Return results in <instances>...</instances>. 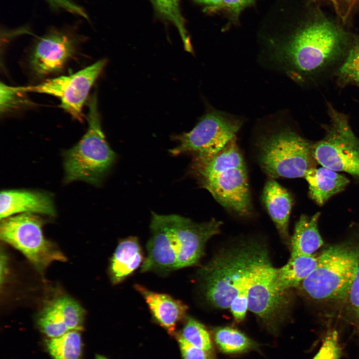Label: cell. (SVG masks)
I'll return each instance as SVG.
<instances>
[{
  "instance_id": "obj_1",
  "label": "cell",
  "mask_w": 359,
  "mask_h": 359,
  "mask_svg": "<svg viewBox=\"0 0 359 359\" xmlns=\"http://www.w3.org/2000/svg\"><path fill=\"white\" fill-rule=\"evenodd\" d=\"M352 35L326 18L310 20L272 44L271 61L295 82L315 86L334 73L344 58Z\"/></svg>"
},
{
  "instance_id": "obj_2",
  "label": "cell",
  "mask_w": 359,
  "mask_h": 359,
  "mask_svg": "<svg viewBox=\"0 0 359 359\" xmlns=\"http://www.w3.org/2000/svg\"><path fill=\"white\" fill-rule=\"evenodd\" d=\"M190 169L199 185L224 208L241 216L250 214L247 171L236 138L215 154L193 156Z\"/></svg>"
},
{
  "instance_id": "obj_3",
  "label": "cell",
  "mask_w": 359,
  "mask_h": 359,
  "mask_svg": "<svg viewBox=\"0 0 359 359\" xmlns=\"http://www.w3.org/2000/svg\"><path fill=\"white\" fill-rule=\"evenodd\" d=\"M267 259L266 248L253 242L215 256L199 272L207 302L215 308H229L233 299L243 289L249 288L255 268Z\"/></svg>"
},
{
  "instance_id": "obj_4",
  "label": "cell",
  "mask_w": 359,
  "mask_h": 359,
  "mask_svg": "<svg viewBox=\"0 0 359 359\" xmlns=\"http://www.w3.org/2000/svg\"><path fill=\"white\" fill-rule=\"evenodd\" d=\"M265 128L254 143L256 159L263 171L273 179L304 177L312 168V144L287 125L279 123Z\"/></svg>"
},
{
  "instance_id": "obj_5",
  "label": "cell",
  "mask_w": 359,
  "mask_h": 359,
  "mask_svg": "<svg viewBox=\"0 0 359 359\" xmlns=\"http://www.w3.org/2000/svg\"><path fill=\"white\" fill-rule=\"evenodd\" d=\"M359 265V242L348 241L325 249L302 287L319 301L346 300Z\"/></svg>"
},
{
  "instance_id": "obj_6",
  "label": "cell",
  "mask_w": 359,
  "mask_h": 359,
  "mask_svg": "<svg viewBox=\"0 0 359 359\" xmlns=\"http://www.w3.org/2000/svg\"><path fill=\"white\" fill-rule=\"evenodd\" d=\"M88 104L87 130L80 140L64 153L66 183L80 180L99 184L116 159L102 129L95 92Z\"/></svg>"
},
{
  "instance_id": "obj_7",
  "label": "cell",
  "mask_w": 359,
  "mask_h": 359,
  "mask_svg": "<svg viewBox=\"0 0 359 359\" xmlns=\"http://www.w3.org/2000/svg\"><path fill=\"white\" fill-rule=\"evenodd\" d=\"M329 117L324 125L325 134L312 145L313 158L322 167L359 177V139L350 126L348 116L327 103Z\"/></svg>"
},
{
  "instance_id": "obj_8",
  "label": "cell",
  "mask_w": 359,
  "mask_h": 359,
  "mask_svg": "<svg viewBox=\"0 0 359 359\" xmlns=\"http://www.w3.org/2000/svg\"><path fill=\"white\" fill-rule=\"evenodd\" d=\"M43 221L36 214H17L1 220L0 236L20 251L40 271L54 261H65V256L45 238Z\"/></svg>"
},
{
  "instance_id": "obj_9",
  "label": "cell",
  "mask_w": 359,
  "mask_h": 359,
  "mask_svg": "<svg viewBox=\"0 0 359 359\" xmlns=\"http://www.w3.org/2000/svg\"><path fill=\"white\" fill-rule=\"evenodd\" d=\"M243 122L239 117L211 109L200 118L191 131L177 137L178 145L170 152L175 156L215 154L236 138Z\"/></svg>"
},
{
  "instance_id": "obj_10",
  "label": "cell",
  "mask_w": 359,
  "mask_h": 359,
  "mask_svg": "<svg viewBox=\"0 0 359 359\" xmlns=\"http://www.w3.org/2000/svg\"><path fill=\"white\" fill-rule=\"evenodd\" d=\"M106 63L105 59H101L71 75L47 79L35 85L19 87L24 92L46 94L57 97L63 109L74 119L81 121L84 104Z\"/></svg>"
},
{
  "instance_id": "obj_11",
  "label": "cell",
  "mask_w": 359,
  "mask_h": 359,
  "mask_svg": "<svg viewBox=\"0 0 359 359\" xmlns=\"http://www.w3.org/2000/svg\"><path fill=\"white\" fill-rule=\"evenodd\" d=\"M275 271L269 259L258 264L251 275L248 290V309L273 333L284 320L288 304L287 292L275 285Z\"/></svg>"
},
{
  "instance_id": "obj_12",
  "label": "cell",
  "mask_w": 359,
  "mask_h": 359,
  "mask_svg": "<svg viewBox=\"0 0 359 359\" xmlns=\"http://www.w3.org/2000/svg\"><path fill=\"white\" fill-rule=\"evenodd\" d=\"M164 216L180 242L177 270L198 263L203 255L206 243L211 237L219 233L222 224L215 219L196 223L179 215Z\"/></svg>"
},
{
  "instance_id": "obj_13",
  "label": "cell",
  "mask_w": 359,
  "mask_h": 359,
  "mask_svg": "<svg viewBox=\"0 0 359 359\" xmlns=\"http://www.w3.org/2000/svg\"><path fill=\"white\" fill-rule=\"evenodd\" d=\"M76 39L67 32L55 31L40 38L30 58L33 71L40 76L60 71L75 52Z\"/></svg>"
},
{
  "instance_id": "obj_14",
  "label": "cell",
  "mask_w": 359,
  "mask_h": 359,
  "mask_svg": "<svg viewBox=\"0 0 359 359\" xmlns=\"http://www.w3.org/2000/svg\"><path fill=\"white\" fill-rule=\"evenodd\" d=\"M152 236L147 244V256L141 272H154L165 275L177 270V260L170 245L169 232L163 215L152 213Z\"/></svg>"
},
{
  "instance_id": "obj_15",
  "label": "cell",
  "mask_w": 359,
  "mask_h": 359,
  "mask_svg": "<svg viewBox=\"0 0 359 359\" xmlns=\"http://www.w3.org/2000/svg\"><path fill=\"white\" fill-rule=\"evenodd\" d=\"M55 211L52 196L47 192L14 189L1 191L0 220L23 213L53 215Z\"/></svg>"
},
{
  "instance_id": "obj_16",
  "label": "cell",
  "mask_w": 359,
  "mask_h": 359,
  "mask_svg": "<svg viewBox=\"0 0 359 359\" xmlns=\"http://www.w3.org/2000/svg\"><path fill=\"white\" fill-rule=\"evenodd\" d=\"M134 287L144 298L156 322L170 334H175L177 324L187 317V305L169 295L152 291L141 285Z\"/></svg>"
},
{
  "instance_id": "obj_17",
  "label": "cell",
  "mask_w": 359,
  "mask_h": 359,
  "mask_svg": "<svg viewBox=\"0 0 359 359\" xmlns=\"http://www.w3.org/2000/svg\"><path fill=\"white\" fill-rule=\"evenodd\" d=\"M262 200L280 236L288 239L289 220L292 206L290 194L274 179H270L264 186Z\"/></svg>"
},
{
  "instance_id": "obj_18",
  "label": "cell",
  "mask_w": 359,
  "mask_h": 359,
  "mask_svg": "<svg viewBox=\"0 0 359 359\" xmlns=\"http://www.w3.org/2000/svg\"><path fill=\"white\" fill-rule=\"evenodd\" d=\"M143 254L139 239L129 236L118 243L111 260L110 273L113 284L121 283L142 264Z\"/></svg>"
},
{
  "instance_id": "obj_19",
  "label": "cell",
  "mask_w": 359,
  "mask_h": 359,
  "mask_svg": "<svg viewBox=\"0 0 359 359\" xmlns=\"http://www.w3.org/2000/svg\"><path fill=\"white\" fill-rule=\"evenodd\" d=\"M304 177L309 184L311 198L319 205L343 190L349 183L346 177L324 167L310 168Z\"/></svg>"
},
{
  "instance_id": "obj_20",
  "label": "cell",
  "mask_w": 359,
  "mask_h": 359,
  "mask_svg": "<svg viewBox=\"0 0 359 359\" xmlns=\"http://www.w3.org/2000/svg\"><path fill=\"white\" fill-rule=\"evenodd\" d=\"M320 213L302 215L296 222L291 240V257L311 256L324 244L318 228Z\"/></svg>"
},
{
  "instance_id": "obj_21",
  "label": "cell",
  "mask_w": 359,
  "mask_h": 359,
  "mask_svg": "<svg viewBox=\"0 0 359 359\" xmlns=\"http://www.w3.org/2000/svg\"><path fill=\"white\" fill-rule=\"evenodd\" d=\"M317 262V256H297L290 257L280 268H276L274 281L281 291L287 292L296 287L312 272Z\"/></svg>"
},
{
  "instance_id": "obj_22",
  "label": "cell",
  "mask_w": 359,
  "mask_h": 359,
  "mask_svg": "<svg viewBox=\"0 0 359 359\" xmlns=\"http://www.w3.org/2000/svg\"><path fill=\"white\" fill-rule=\"evenodd\" d=\"M332 77L341 87H359V36H352L346 54Z\"/></svg>"
},
{
  "instance_id": "obj_23",
  "label": "cell",
  "mask_w": 359,
  "mask_h": 359,
  "mask_svg": "<svg viewBox=\"0 0 359 359\" xmlns=\"http://www.w3.org/2000/svg\"><path fill=\"white\" fill-rule=\"evenodd\" d=\"M47 351L53 359H81L82 342L80 331H69L46 342Z\"/></svg>"
},
{
  "instance_id": "obj_24",
  "label": "cell",
  "mask_w": 359,
  "mask_h": 359,
  "mask_svg": "<svg viewBox=\"0 0 359 359\" xmlns=\"http://www.w3.org/2000/svg\"><path fill=\"white\" fill-rule=\"evenodd\" d=\"M214 341L220 351L226 354H237L256 349L258 345L244 334L234 328H217L214 332Z\"/></svg>"
},
{
  "instance_id": "obj_25",
  "label": "cell",
  "mask_w": 359,
  "mask_h": 359,
  "mask_svg": "<svg viewBox=\"0 0 359 359\" xmlns=\"http://www.w3.org/2000/svg\"><path fill=\"white\" fill-rule=\"evenodd\" d=\"M156 14L173 24L177 28L185 49L191 52L192 46L181 14L180 0H150Z\"/></svg>"
},
{
  "instance_id": "obj_26",
  "label": "cell",
  "mask_w": 359,
  "mask_h": 359,
  "mask_svg": "<svg viewBox=\"0 0 359 359\" xmlns=\"http://www.w3.org/2000/svg\"><path fill=\"white\" fill-rule=\"evenodd\" d=\"M37 323L41 331L49 338L60 337L69 331L64 316L54 300L40 313Z\"/></svg>"
},
{
  "instance_id": "obj_27",
  "label": "cell",
  "mask_w": 359,
  "mask_h": 359,
  "mask_svg": "<svg viewBox=\"0 0 359 359\" xmlns=\"http://www.w3.org/2000/svg\"><path fill=\"white\" fill-rule=\"evenodd\" d=\"M176 335L195 347L212 351V344L208 332L203 325L192 317L185 318L182 329Z\"/></svg>"
},
{
  "instance_id": "obj_28",
  "label": "cell",
  "mask_w": 359,
  "mask_h": 359,
  "mask_svg": "<svg viewBox=\"0 0 359 359\" xmlns=\"http://www.w3.org/2000/svg\"><path fill=\"white\" fill-rule=\"evenodd\" d=\"M25 93L19 87H13L0 83V110L1 113H5L9 110L15 109L24 104L26 99L23 94Z\"/></svg>"
},
{
  "instance_id": "obj_29",
  "label": "cell",
  "mask_w": 359,
  "mask_h": 359,
  "mask_svg": "<svg viewBox=\"0 0 359 359\" xmlns=\"http://www.w3.org/2000/svg\"><path fill=\"white\" fill-rule=\"evenodd\" d=\"M342 356L338 333L332 330L327 334L319 350L312 359H340Z\"/></svg>"
},
{
  "instance_id": "obj_30",
  "label": "cell",
  "mask_w": 359,
  "mask_h": 359,
  "mask_svg": "<svg viewBox=\"0 0 359 359\" xmlns=\"http://www.w3.org/2000/svg\"><path fill=\"white\" fill-rule=\"evenodd\" d=\"M183 359H215L212 351L195 347L176 335Z\"/></svg>"
},
{
  "instance_id": "obj_31",
  "label": "cell",
  "mask_w": 359,
  "mask_h": 359,
  "mask_svg": "<svg viewBox=\"0 0 359 359\" xmlns=\"http://www.w3.org/2000/svg\"><path fill=\"white\" fill-rule=\"evenodd\" d=\"M346 301L348 312L359 321V265Z\"/></svg>"
},
{
  "instance_id": "obj_32",
  "label": "cell",
  "mask_w": 359,
  "mask_h": 359,
  "mask_svg": "<svg viewBox=\"0 0 359 359\" xmlns=\"http://www.w3.org/2000/svg\"><path fill=\"white\" fill-rule=\"evenodd\" d=\"M248 289H244L232 300L229 308L231 313L237 322L242 321L245 318L248 309Z\"/></svg>"
},
{
  "instance_id": "obj_33",
  "label": "cell",
  "mask_w": 359,
  "mask_h": 359,
  "mask_svg": "<svg viewBox=\"0 0 359 359\" xmlns=\"http://www.w3.org/2000/svg\"><path fill=\"white\" fill-rule=\"evenodd\" d=\"M48 4L55 9H62L72 13L88 18V15L81 6L71 0H45Z\"/></svg>"
},
{
  "instance_id": "obj_34",
  "label": "cell",
  "mask_w": 359,
  "mask_h": 359,
  "mask_svg": "<svg viewBox=\"0 0 359 359\" xmlns=\"http://www.w3.org/2000/svg\"><path fill=\"white\" fill-rule=\"evenodd\" d=\"M255 0H222L220 4L215 10L225 9L235 17H237L241 11Z\"/></svg>"
},
{
  "instance_id": "obj_35",
  "label": "cell",
  "mask_w": 359,
  "mask_h": 359,
  "mask_svg": "<svg viewBox=\"0 0 359 359\" xmlns=\"http://www.w3.org/2000/svg\"><path fill=\"white\" fill-rule=\"evenodd\" d=\"M339 3L343 19V7H344V18H346L351 11L359 5V0H336Z\"/></svg>"
},
{
  "instance_id": "obj_36",
  "label": "cell",
  "mask_w": 359,
  "mask_h": 359,
  "mask_svg": "<svg viewBox=\"0 0 359 359\" xmlns=\"http://www.w3.org/2000/svg\"><path fill=\"white\" fill-rule=\"evenodd\" d=\"M196 2L203 4L207 10L215 11L222 0H194Z\"/></svg>"
},
{
  "instance_id": "obj_37",
  "label": "cell",
  "mask_w": 359,
  "mask_h": 359,
  "mask_svg": "<svg viewBox=\"0 0 359 359\" xmlns=\"http://www.w3.org/2000/svg\"><path fill=\"white\" fill-rule=\"evenodd\" d=\"M332 4L333 6L334 7V9L335 10V11L336 13L339 15V16L342 18V14L341 10V8L340 7V6L339 5V3H338L337 1L336 0H329Z\"/></svg>"
},
{
  "instance_id": "obj_38",
  "label": "cell",
  "mask_w": 359,
  "mask_h": 359,
  "mask_svg": "<svg viewBox=\"0 0 359 359\" xmlns=\"http://www.w3.org/2000/svg\"><path fill=\"white\" fill-rule=\"evenodd\" d=\"M95 359H107L105 357L101 355H97Z\"/></svg>"
}]
</instances>
